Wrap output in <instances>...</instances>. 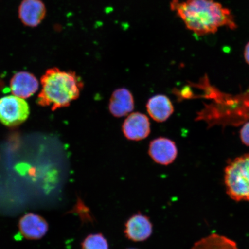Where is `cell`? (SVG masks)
<instances>
[{
	"label": "cell",
	"mask_w": 249,
	"mask_h": 249,
	"mask_svg": "<svg viewBox=\"0 0 249 249\" xmlns=\"http://www.w3.org/2000/svg\"><path fill=\"white\" fill-rule=\"evenodd\" d=\"M153 226L149 218L141 213L133 214L126 221L124 233L126 237L133 242H143L150 237Z\"/></svg>",
	"instance_id": "5"
},
{
	"label": "cell",
	"mask_w": 249,
	"mask_h": 249,
	"mask_svg": "<svg viewBox=\"0 0 249 249\" xmlns=\"http://www.w3.org/2000/svg\"><path fill=\"white\" fill-rule=\"evenodd\" d=\"M46 14V8L41 0H23L18 8V17L27 27L38 26Z\"/></svg>",
	"instance_id": "9"
},
{
	"label": "cell",
	"mask_w": 249,
	"mask_h": 249,
	"mask_svg": "<svg viewBox=\"0 0 249 249\" xmlns=\"http://www.w3.org/2000/svg\"><path fill=\"white\" fill-rule=\"evenodd\" d=\"M30 114L29 105L24 99L8 95L0 99V122L15 127L26 121Z\"/></svg>",
	"instance_id": "4"
},
{
	"label": "cell",
	"mask_w": 249,
	"mask_h": 249,
	"mask_svg": "<svg viewBox=\"0 0 249 249\" xmlns=\"http://www.w3.org/2000/svg\"><path fill=\"white\" fill-rule=\"evenodd\" d=\"M227 195L236 202H249V154L231 160L225 170Z\"/></svg>",
	"instance_id": "3"
},
{
	"label": "cell",
	"mask_w": 249,
	"mask_h": 249,
	"mask_svg": "<svg viewBox=\"0 0 249 249\" xmlns=\"http://www.w3.org/2000/svg\"><path fill=\"white\" fill-rule=\"evenodd\" d=\"M240 138L243 144L249 146V122L245 124L242 127Z\"/></svg>",
	"instance_id": "15"
},
{
	"label": "cell",
	"mask_w": 249,
	"mask_h": 249,
	"mask_svg": "<svg viewBox=\"0 0 249 249\" xmlns=\"http://www.w3.org/2000/svg\"><path fill=\"white\" fill-rule=\"evenodd\" d=\"M148 152L155 162L167 166L176 160L178 149L172 140L160 138L152 140L149 146Z\"/></svg>",
	"instance_id": "7"
},
{
	"label": "cell",
	"mask_w": 249,
	"mask_h": 249,
	"mask_svg": "<svg viewBox=\"0 0 249 249\" xmlns=\"http://www.w3.org/2000/svg\"><path fill=\"white\" fill-rule=\"evenodd\" d=\"M244 57L246 62L249 65V42L246 45L244 52Z\"/></svg>",
	"instance_id": "16"
},
{
	"label": "cell",
	"mask_w": 249,
	"mask_h": 249,
	"mask_svg": "<svg viewBox=\"0 0 249 249\" xmlns=\"http://www.w3.org/2000/svg\"><path fill=\"white\" fill-rule=\"evenodd\" d=\"M147 109L149 116L158 123L169 119L174 112L172 102L164 95H155L149 99Z\"/></svg>",
	"instance_id": "12"
},
{
	"label": "cell",
	"mask_w": 249,
	"mask_h": 249,
	"mask_svg": "<svg viewBox=\"0 0 249 249\" xmlns=\"http://www.w3.org/2000/svg\"><path fill=\"white\" fill-rule=\"evenodd\" d=\"M42 89L37 103L52 111L69 107L80 94L84 87L82 79L72 71L52 68L46 71L40 79Z\"/></svg>",
	"instance_id": "2"
},
{
	"label": "cell",
	"mask_w": 249,
	"mask_h": 249,
	"mask_svg": "<svg viewBox=\"0 0 249 249\" xmlns=\"http://www.w3.org/2000/svg\"><path fill=\"white\" fill-rule=\"evenodd\" d=\"M191 249H239L236 242L225 236L213 233L196 242Z\"/></svg>",
	"instance_id": "13"
},
{
	"label": "cell",
	"mask_w": 249,
	"mask_h": 249,
	"mask_svg": "<svg viewBox=\"0 0 249 249\" xmlns=\"http://www.w3.org/2000/svg\"><path fill=\"white\" fill-rule=\"evenodd\" d=\"M82 249H109L107 239L101 233L86 236L81 244Z\"/></svg>",
	"instance_id": "14"
},
{
	"label": "cell",
	"mask_w": 249,
	"mask_h": 249,
	"mask_svg": "<svg viewBox=\"0 0 249 249\" xmlns=\"http://www.w3.org/2000/svg\"><path fill=\"white\" fill-rule=\"evenodd\" d=\"M170 7L187 29L198 36L216 33L224 26L231 30L237 28L231 11L214 0H172Z\"/></svg>",
	"instance_id": "1"
},
{
	"label": "cell",
	"mask_w": 249,
	"mask_h": 249,
	"mask_svg": "<svg viewBox=\"0 0 249 249\" xmlns=\"http://www.w3.org/2000/svg\"><path fill=\"white\" fill-rule=\"evenodd\" d=\"M123 132L126 138L133 141L147 138L151 132L148 118L138 112L130 114L123 123Z\"/></svg>",
	"instance_id": "6"
},
{
	"label": "cell",
	"mask_w": 249,
	"mask_h": 249,
	"mask_svg": "<svg viewBox=\"0 0 249 249\" xmlns=\"http://www.w3.org/2000/svg\"><path fill=\"white\" fill-rule=\"evenodd\" d=\"M10 88L14 95L27 99L38 91L39 82L36 77L29 71H18L12 77Z\"/></svg>",
	"instance_id": "10"
},
{
	"label": "cell",
	"mask_w": 249,
	"mask_h": 249,
	"mask_svg": "<svg viewBox=\"0 0 249 249\" xmlns=\"http://www.w3.org/2000/svg\"><path fill=\"white\" fill-rule=\"evenodd\" d=\"M18 229L25 238L38 240L48 232L49 225L44 218L39 214L29 213L20 218Z\"/></svg>",
	"instance_id": "8"
},
{
	"label": "cell",
	"mask_w": 249,
	"mask_h": 249,
	"mask_svg": "<svg viewBox=\"0 0 249 249\" xmlns=\"http://www.w3.org/2000/svg\"><path fill=\"white\" fill-rule=\"evenodd\" d=\"M135 249V248H129V249Z\"/></svg>",
	"instance_id": "17"
},
{
	"label": "cell",
	"mask_w": 249,
	"mask_h": 249,
	"mask_svg": "<svg viewBox=\"0 0 249 249\" xmlns=\"http://www.w3.org/2000/svg\"><path fill=\"white\" fill-rule=\"evenodd\" d=\"M135 107L132 93L124 88L118 89L112 93L108 108L113 116L120 118L131 113Z\"/></svg>",
	"instance_id": "11"
}]
</instances>
